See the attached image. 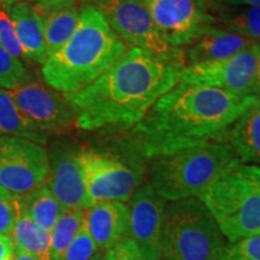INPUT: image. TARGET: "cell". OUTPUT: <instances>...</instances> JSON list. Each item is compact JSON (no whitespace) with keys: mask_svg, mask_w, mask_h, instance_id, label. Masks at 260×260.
Instances as JSON below:
<instances>
[{"mask_svg":"<svg viewBox=\"0 0 260 260\" xmlns=\"http://www.w3.org/2000/svg\"><path fill=\"white\" fill-rule=\"evenodd\" d=\"M259 102L256 95H237L180 81L129 130L126 152L141 160L207 142H225L230 126Z\"/></svg>","mask_w":260,"mask_h":260,"instance_id":"1","label":"cell"},{"mask_svg":"<svg viewBox=\"0 0 260 260\" xmlns=\"http://www.w3.org/2000/svg\"><path fill=\"white\" fill-rule=\"evenodd\" d=\"M183 69L182 61L164 60L140 48H129L86 88L65 94L76 111V126L130 130L159 98L180 82Z\"/></svg>","mask_w":260,"mask_h":260,"instance_id":"2","label":"cell"},{"mask_svg":"<svg viewBox=\"0 0 260 260\" xmlns=\"http://www.w3.org/2000/svg\"><path fill=\"white\" fill-rule=\"evenodd\" d=\"M126 50L102 10L84 5L74 34L42 65V77L58 92L77 93L102 76Z\"/></svg>","mask_w":260,"mask_h":260,"instance_id":"3","label":"cell"},{"mask_svg":"<svg viewBox=\"0 0 260 260\" xmlns=\"http://www.w3.org/2000/svg\"><path fill=\"white\" fill-rule=\"evenodd\" d=\"M237 160L240 159L228 142H207L152 159L149 184L170 203L199 198Z\"/></svg>","mask_w":260,"mask_h":260,"instance_id":"4","label":"cell"},{"mask_svg":"<svg viewBox=\"0 0 260 260\" xmlns=\"http://www.w3.org/2000/svg\"><path fill=\"white\" fill-rule=\"evenodd\" d=\"M199 199L230 243L260 235V167L237 160Z\"/></svg>","mask_w":260,"mask_h":260,"instance_id":"5","label":"cell"},{"mask_svg":"<svg viewBox=\"0 0 260 260\" xmlns=\"http://www.w3.org/2000/svg\"><path fill=\"white\" fill-rule=\"evenodd\" d=\"M225 246V236L199 198L165 206L161 229L165 260H218Z\"/></svg>","mask_w":260,"mask_h":260,"instance_id":"6","label":"cell"},{"mask_svg":"<svg viewBox=\"0 0 260 260\" xmlns=\"http://www.w3.org/2000/svg\"><path fill=\"white\" fill-rule=\"evenodd\" d=\"M77 160L92 205L100 201H130L141 183L140 160H128L94 149L79 151Z\"/></svg>","mask_w":260,"mask_h":260,"instance_id":"7","label":"cell"},{"mask_svg":"<svg viewBox=\"0 0 260 260\" xmlns=\"http://www.w3.org/2000/svg\"><path fill=\"white\" fill-rule=\"evenodd\" d=\"M98 8L123 42L160 59L186 63L183 48L165 40L142 0H105Z\"/></svg>","mask_w":260,"mask_h":260,"instance_id":"8","label":"cell"},{"mask_svg":"<svg viewBox=\"0 0 260 260\" xmlns=\"http://www.w3.org/2000/svg\"><path fill=\"white\" fill-rule=\"evenodd\" d=\"M50 171L47 149L25 139L0 136V186L23 197L44 186Z\"/></svg>","mask_w":260,"mask_h":260,"instance_id":"9","label":"cell"},{"mask_svg":"<svg viewBox=\"0 0 260 260\" xmlns=\"http://www.w3.org/2000/svg\"><path fill=\"white\" fill-rule=\"evenodd\" d=\"M260 45L225 59L184 67L181 82L211 87L237 95H256ZM258 96V95H256Z\"/></svg>","mask_w":260,"mask_h":260,"instance_id":"10","label":"cell"},{"mask_svg":"<svg viewBox=\"0 0 260 260\" xmlns=\"http://www.w3.org/2000/svg\"><path fill=\"white\" fill-rule=\"evenodd\" d=\"M21 111L44 134L59 133L76 125V111L65 94L45 81L27 77L16 88L9 90Z\"/></svg>","mask_w":260,"mask_h":260,"instance_id":"11","label":"cell"},{"mask_svg":"<svg viewBox=\"0 0 260 260\" xmlns=\"http://www.w3.org/2000/svg\"><path fill=\"white\" fill-rule=\"evenodd\" d=\"M169 44L189 46L216 18L207 11L204 0H142Z\"/></svg>","mask_w":260,"mask_h":260,"instance_id":"12","label":"cell"},{"mask_svg":"<svg viewBox=\"0 0 260 260\" xmlns=\"http://www.w3.org/2000/svg\"><path fill=\"white\" fill-rule=\"evenodd\" d=\"M128 207L129 240L135 243L144 260H159L165 200L148 183L138 188Z\"/></svg>","mask_w":260,"mask_h":260,"instance_id":"13","label":"cell"},{"mask_svg":"<svg viewBox=\"0 0 260 260\" xmlns=\"http://www.w3.org/2000/svg\"><path fill=\"white\" fill-rule=\"evenodd\" d=\"M77 152L70 147H57L48 153L50 171L45 184L63 209L86 210L92 206L84 187Z\"/></svg>","mask_w":260,"mask_h":260,"instance_id":"14","label":"cell"},{"mask_svg":"<svg viewBox=\"0 0 260 260\" xmlns=\"http://www.w3.org/2000/svg\"><path fill=\"white\" fill-rule=\"evenodd\" d=\"M83 223L98 248L109 251L128 240L129 207L121 201H100L84 210Z\"/></svg>","mask_w":260,"mask_h":260,"instance_id":"15","label":"cell"},{"mask_svg":"<svg viewBox=\"0 0 260 260\" xmlns=\"http://www.w3.org/2000/svg\"><path fill=\"white\" fill-rule=\"evenodd\" d=\"M253 45L255 41L251 39L213 24L191 42L187 52L184 51V57L189 65L210 63L235 56Z\"/></svg>","mask_w":260,"mask_h":260,"instance_id":"16","label":"cell"},{"mask_svg":"<svg viewBox=\"0 0 260 260\" xmlns=\"http://www.w3.org/2000/svg\"><path fill=\"white\" fill-rule=\"evenodd\" d=\"M10 14L25 59L44 65L47 59V47L42 12L23 2L10 6Z\"/></svg>","mask_w":260,"mask_h":260,"instance_id":"17","label":"cell"},{"mask_svg":"<svg viewBox=\"0 0 260 260\" xmlns=\"http://www.w3.org/2000/svg\"><path fill=\"white\" fill-rule=\"evenodd\" d=\"M225 142L242 162L260 167V102L230 126Z\"/></svg>","mask_w":260,"mask_h":260,"instance_id":"18","label":"cell"},{"mask_svg":"<svg viewBox=\"0 0 260 260\" xmlns=\"http://www.w3.org/2000/svg\"><path fill=\"white\" fill-rule=\"evenodd\" d=\"M0 133L5 136L25 139L44 146L47 135L40 132L16 105L9 90L0 88Z\"/></svg>","mask_w":260,"mask_h":260,"instance_id":"19","label":"cell"},{"mask_svg":"<svg viewBox=\"0 0 260 260\" xmlns=\"http://www.w3.org/2000/svg\"><path fill=\"white\" fill-rule=\"evenodd\" d=\"M18 203L21 213L50 233L64 211L46 184L27 195L18 197Z\"/></svg>","mask_w":260,"mask_h":260,"instance_id":"20","label":"cell"},{"mask_svg":"<svg viewBox=\"0 0 260 260\" xmlns=\"http://www.w3.org/2000/svg\"><path fill=\"white\" fill-rule=\"evenodd\" d=\"M10 237L16 248L32 255L37 260H54L52 255L51 233L39 226L25 214H19Z\"/></svg>","mask_w":260,"mask_h":260,"instance_id":"21","label":"cell"},{"mask_svg":"<svg viewBox=\"0 0 260 260\" xmlns=\"http://www.w3.org/2000/svg\"><path fill=\"white\" fill-rule=\"evenodd\" d=\"M42 15L48 57L59 50L74 34L80 18V10L75 5H68L51 9L42 12Z\"/></svg>","mask_w":260,"mask_h":260,"instance_id":"22","label":"cell"},{"mask_svg":"<svg viewBox=\"0 0 260 260\" xmlns=\"http://www.w3.org/2000/svg\"><path fill=\"white\" fill-rule=\"evenodd\" d=\"M83 212L81 209H64L59 218L51 230L52 255L54 260H61L68 247L80 232L83 224Z\"/></svg>","mask_w":260,"mask_h":260,"instance_id":"23","label":"cell"},{"mask_svg":"<svg viewBox=\"0 0 260 260\" xmlns=\"http://www.w3.org/2000/svg\"><path fill=\"white\" fill-rule=\"evenodd\" d=\"M217 17L228 30L235 31L242 37L255 41L260 39V9L214 8Z\"/></svg>","mask_w":260,"mask_h":260,"instance_id":"24","label":"cell"},{"mask_svg":"<svg viewBox=\"0 0 260 260\" xmlns=\"http://www.w3.org/2000/svg\"><path fill=\"white\" fill-rule=\"evenodd\" d=\"M28 77L22 60L10 54L0 45V88L12 90Z\"/></svg>","mask_w":260,"mask_h":260,"instance_id":"25","label":"cell"},{"mask_svg":"<svg viewBox=\"0 0 260 260\" xmlns=\"http://www.w3.org/2000/svg\"><path fill=\"white\" fill-rule=\"evenodd\" d=\"M0 45L19 60L25 59L8 6H0Z\"/></svg>","mask_w":260,"mask_h":260,"instance_id":"26","label":"cell"},{"mask_svg":"<svg viewBox=\"0 0 260 260\" xmlns=\"http://www.w3.org/2000/svg\"><path fill=\"white\" fill-rule=\"evenodd\" d=\"M218 260H260V235L229 243Z\"/></svg>","mask_w":260,"mask_h":260,"instance_id":"27","label":"cell"},{"mask_svg":"<svg viewBox=\"0 0 260 260\" xmlns=\"http://www.w3.org/2000/svg\"><path fill=\"white\" fill-rule=\"evenodd\" d=\"M19 211L18 197L0 186V234L8 235L12 233L17 222Z\"/></svg>","mask_w":260,"mask_h":260,"instance_id":"28","label":"cell"},{"mask_svg":"<svg viewBox=\"0 0 260 260\" xmlns=\"http://www.w3.org/2000/svg\"><path fill=\"white\" fill-rule=\"evenodd\" d=\"M98 247L89 235L84 223L81 226L79 234L75 236L73 242L68 247L61 260H90L96 254Z\"/></svg>","mask_w":260,"mask_h":260,"instance_id":"29","label":"cell"},{"mask_svg":"<svg viewBox=\"0 0 260 260\" xmlns=\"http://www.w3.org/2000/svg\"><path fill=\"white\" fill-rule=\"evenodd\" d=\"M104 260H144V258L135 243L128 239L109 249Z\"/></svg>","mask_w":260,"mask_h":260,"instance_id":"30","label":"cell"},{"mask_svg":"<svg viewBox=\"0 0 260 260\" xmlns=\"http://www.w3.org/2000/svg\"><path fill=\"white\" fill-rule=\"evenodd\" d=\"M28 2H32L39 11L45 12L51 9L61 8V6L75 5L76 0H28Z\"/></svg>","mask_w":260,"mask_h":260,"instance_id":"31","label":"cell"},{"mask_svg":"<svg viewBox=\"0 0 260 260\" xmlns=\"http://www.w3.org/2000/svg\"><path fill=\"white\" fill-rule=\"evenodd\" d=\"M15 255V245L11 237L0 234V260H9Z\"/></svg>","mask_w":260,"mask_h":260,"instance_id":"32","label":"cell"},{"mask_svg":"<svg viewBox=\"0 0 260 260\" xmlns=\"http://www.w3.org/2000/svg\"><path fill=\"white\" fill-rule=\"evenodd\" d=\"M204 3L212 8H233L239 5L240 0H204Z\"/></svg>","mask_w":260,"mask_h":260,"instance_id":"33","label":"cell"},{"mask_svg":"<svg viewBox=\"0 0 260 260\" xmlns=\"http://www.w3.org/2000/svg\"><path fill=\"white\" fill-rule=\"evenodd\" d=\"M15 256H16V260H37L32 255L21 251V249L16 248V247H15Z\"/></svg>","mask_w":260,"mask_h":260,"instance_id":"34","label":"cell"},{"mask_svg":"<svg viewBox=\"0 0 260 260\" xmlns=\"http://www.w3.org/2000/svg\"><path fill=\"white\" fill-rule=\"evenodd\" d=\"M239 5H249L251 8L260 9V0H240Z\"/></svg>","mask_w":260,"mask_h":260,"instance_id":"35","label":"cell"},{"mask_svg":"<svg viewBox=\"0 0 260 260\" xmlns=\"http://www.w3.org/2000/svg\"><path fill=\"white\" fill-rule=\"evenodd\" d=\"M23 2L27 3L28 0H0V6H8V8H10V6L18 4V3H23Z\"/></svg>","mask_w":260,"mask_h":260,"instance_id":"36","label":"cell"},{"mask_svg":"<svg viewBox=\"0 0 260 260\" xmlns=\"http://www.w3.org/2000/svg\"><path fill=\"white\" fill-rule=\"evenodd\" d=\"M256 95L260 98V54H259V64H258V77H256Z\"/></svg>","mask_w":260,"mask_h":260,"instance_id":"37","label":"cell"},{"mask_svg":"<svg viewBox=\"0 0 260 260\" xmlns=\"http://www.w3.org/2000/svg\"><path fill=\"white\" fill-rule=\"evenodd\" d=\"M82 2L89 3V5H90V4H96V5H99V4H102L103 2H105V0H82Z\"/></svg>","mask_w":260,"mask_h":260,"instance_id":"38","label":"cell"},{"mask_svg":"<svg viewBox=\"0 0 260 260\" xmlns=\"http://www.w3.org/2000/svg\"><path fill=\"white\" fill-rule=\"evenodd\" d=\"M90 260H104V259H103V256L100 255V254H95Z\"/></svg>","mask_w":260,"mask_h":260,"instance_id":"39","label":"cell"},{"mask_svg":"<svg viewBox=\"0 0 260 260\" xmlns=\"http://www.w3.org/2000/svg\"><path fill=\"white\" fill-rule=\"evenodd\" d=\"M9 260H16V256L14 255V256H11V258H10Z\"/></svg>","mask_w":260,"mask_h":260,"instance_id":"40","label":"cell"}]
</instances>
